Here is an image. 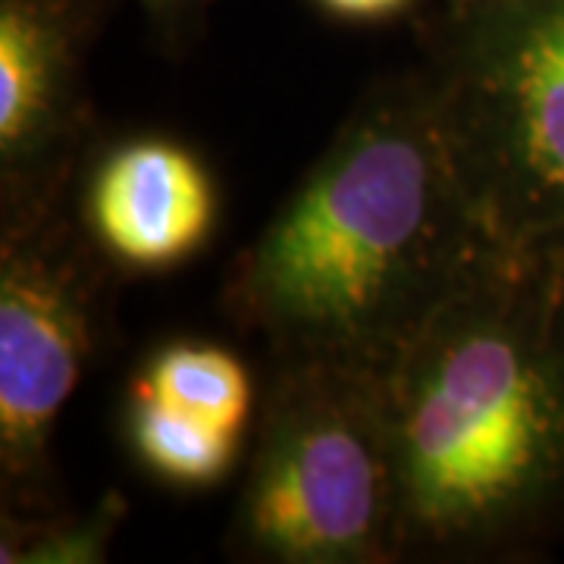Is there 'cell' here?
<instances>
[{
    "instance_id": "6da1fadb",
    "label": "cell",
    "mask_w": 564,
    "mask_h": 564,
    "mask_svg": "<svg viewBox=\"0 0 564 564\" xmlns=\"http://www.w3.org/2000/svg\"><path fill=\"white\" fill-rule=\"evenodd\" d=\"M486 248L423 69L377 82L254 242L223 304L273 364L383 380Z\"/></svg>"
},
{
    "instance_id": "7a4b0ae2",
    "label": "cell",
    "mask_w": 564,
    "mask_h": 564,
    "mask_svg": "<svg viewBox=\"0 0 564 564\" xmlns=\"http://www.w3.org/2000/svg\"><path fill=\"white\" fill-rule=\"evenodd\" d=\"M402 562L564 533V270L486 245L383 377Z\"/></svg>"
},
{
    "instance_id": "3957f363",
    "label": "cell",
    "mask_w": 564,
    "mask_h": 564,
    "mask_svg": "<svg viewBox=\"0 0 564 564\" xmlns=\"http://www.w3.org/2000/svg\"><path fill=\"white\" fill-rule=\"evenodd\" d=\"M232 558L402 562V492L383 380L273 364L229 521Z\"/></svg>"
},
{
    "instance_id": "277c9868",
    "label": "cell",
    "mask_w": 564,
    "mask_h": 564,
    "mask_svg": "<svg viewBox=\"0 0 564 564\" xmlns=\"http://www.w3.org/2000/svg\"><path fill=\"white\" fill-rule=\"evenodd\" d=\"M423 73L484 242L564 270V0L448 7Z\"/></svg>"
},
{
    "instance_id": "5b68a950",
    "label": "cell",
    "mask_w": 564,
    "mask_h": 564,
    "mask_svg": "<svg viewBox=\"0 0 564 564\" xmlns=\"http://www.w3.org/2000/svg\"><path fill=\"white\" fill-rule=\"evenodd\" d=\"M104 270L66 210L0 229V486L7 511H51L57 417L98 348Z\"/></svg>"
},
{
    "instance_id": "8992f818",
    "label": "cell",
    "mask_w": 564,
    "mask_h": 564,
    "mask_svg": "<svg viewBox=\"0 0 564 564\" xmlns=\"http://www.w3.org/2000/svg\"><path fill=\"white\" fill-rule=\"evenodd\" d=\"M85 17L73 0H0L3 226L61 210L88 158Z\"/></svg>"
},
{
    "instance_id": "52a82bcc",
    "label": "cell",
    "mask_w": 564,
    "mask_h": 564,
    "mask_svg": "<svg viewBox=\"0 0 564 564\" xmlns=\"http://www.w3.org/2000/svg\"><path fill=\"white\" fill-rule=\"evenodd\" d=\"M79 229L122 273H166L217 232L220 192L204 161L180 141L132 135L82 163Z\"/></svg>"
},
{
    "instance_id": "ba28073f",
    "label": "cell",
    "mask_w": 564,
    "mask_h": 564,
    "mask_svg": "<svg viewBox=\"0 0 564 564\" xmlns=\"http://www.w3.org/2000/svg\"><path fill=\"white\" fill-rule=\"evenodd\" d=\"M148 399L248 436L254 423V380L239 355L210 343H173L154 351L129 386Z\"/></svg>"
},
{
    "instance_id": "9c48e42d",
    "label": "cell",
    "mask_w": 564,
    "mask_h": 564,
    "mask_svg": "<svg viewBox=\"0 0 564 564\" xmlns=\"http://www.w3.org/2000/svg\"><path fill=\"white\" fill-rule=\"evenodd\" d=\"M126 436L135 458L154 477L182 489L217 486L248 452V436L242 433L192 417L139 392H129Z\"/></svg>"
},
{
    "instance_id": "30bf717a",
    "label": "cell",
    "mask_w": 564,
    "mask_h": 564,
    "mask_svg": "<svg viewBox=\"0 0 564 564\" xmlns=\"http://www.w3.org/2000/svg\"><path fill=\"white\" fill-rule=\"evenodd\" d=\"M126 521L122 492H107L82 514L61 511H7L0 530L3 564H101L110 558V543Z\"/></svg>"
},
{
    "instance_id": "8fae6325",
    "label": "cell",
    "mask_w": 564,
    "mask_h": 564,
    "mask_svg": "<svg viewBox=\"0 0 564 564\" xmlns=\"http://www.w3.org/2000/svg\"><path fill=\"white\" fill-rule=\"evenodd\" d=\"M141 3V10L151 17V22L166 32V35H176V32H185V25L198 20L204 13V7L210 0H135Z\"/></svg>"
},
{
    "instance_id": "7c38bea8",
    "label": "cell",
    "mask_w": 564,
    "mask_h": 564,
    "mask_svg": "<svg viewBox=\"0 0 564 564\" xmlns=\"http://www.w3.org/2000/svg\"><path fill=\"white\" fill-rule=\"evenodd\" d=\"M326 13L348 22H380L399 17L411 0H314Z\"/></svg>"
},
{
    "instance_id": "4fadbf2b",
    "label": "cell",
    "mask_w": 564,
    "mask_h": 564,
    "mask_svg": "<svg viewBox=\"0 0 564 564\" xmlns=\"http://www.w3.org/2000/svg\"><path fill=\"white\" fill-rule=\"evenodd\" d=\"M462 3H474V0H448V7H462Z\"/></svg>"
}]
</instances>
